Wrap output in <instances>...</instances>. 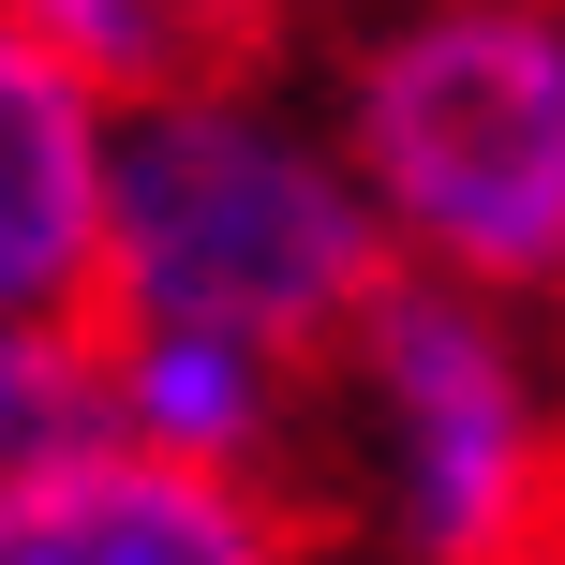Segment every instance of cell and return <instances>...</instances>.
<instances>
[{
	"instance_id": "obj_2",
	"label": "cell",
	"mask_w": 565,
	"mask_h": 565,
	"mask_svg": "<svg viewBox=\"0 0 565 565\" xmlns=\"http://www.w3.org/2000/svg\"><path fill=\"white\" fill-rule=\"evenodd\" d=\"M387 254L477 298L565 282V0H417L342 60Z\"/></svg>"
},
{
	"instance_id": "obj_8",
	"label": "cell",
	"mask_w": 565,
	"mask_h": 565,
	"mask_svg": "<svg viewBox=\"0 0 565 565\" xmlns=\"http://www.w3.org/2000/svg\"><path fill=\"white\" fill-rule=\"evenodd\" d=\"M0 15H30L45 45H75L89 75L135 105V89L224 75V60H238V30H254V0H0Z\"/></svg>"
},
{
	"instance_id": "obj_6",
	"label": "cell",
	"mask_w": 565,
	"mask_h": 565,
	"mask_svg": "<svg viewBox=\"0 0 565 565\" xmlns=\"http://www.w3.org/2000/svg\"><path fill=\"white\" fill-rule=\"evenodd\" d=\"M298 372L282 342L238 328H179V312H105V387H119V447L209 461V477H268L298 447Z\"/></svg>"
},
{
	"instance_id": "obj_5",
	"label": "cell",
	"mask_w": 565,
	"mask_h": 565,
	"mask_svg": "<svg viewBox=\"0 0 565 565\" xmlns=\"http://www.w3.org/2000/svg\"><path fill=\"white\" fill-rule=\"evenodd\" d=\"M0 565H312V521L268 477H209L164 447H89L0 491Z\"/></svg>"
},
{
	"instance_id": "obj_4",
	"label": "cell",
	"mask_w": 565,
	"mask_h": 565,
	"mask_svg": "<svg viewBox=\"0 0 565 565\" xmlns=\"http://www.w3.org/2000/svg\"><path fill=\"white\" fill-rule=\"evenodd\" d=\"M105 238H119V89L30 15H0V328L105 312Z\"/></svg>"
},
{
	"instance_id": "obj_3",
	"label": "cell",
	"mask_w": 565,
	"mask_h": 565,
	"mask_svg": "<svg viewBox=\"0 0 565 565\" xmlns=\"http://www.w3.org/2000/svg\"><path fill=\"white\" fill-rule=\"evenodd\" d=\"M328 372H342L358 565H536L551 551L565 431H551V372L507 328V298L402 268L328 342Z\"/></svg>"
},
{
	"instance_id": "obj_1",
	"label": "cell",
	"mask_w": 565,
	"mask_h": 565,
	"mask_svg": "<svg viewBox=\"0 0 565 565\" xmlns=\"http://www.w3.org/2000/svg\"><path fill=\"white\" fill-rule=\"evenodd\" d=\"M387 282H402V254H387L358 149L312 135L298 105H268L254 75H179V89L119 105L105 312H179V328L328 358Z\"/></svg>"
},
{
	"instance_id": "obj_7",
	"label": "cell",
	"mask_w": 565,
	"mask_h": 565,
	"mask_svg": "<svg viewBox=\"0 0 565 565\" xmlns=\"http://www.w3.org/2000/svg\"><path fill=\"white\" fill-rule=\"evenodd\" d=\"M119 447V387H105V312H15L0 328V491L60 477V461Z\"/></svg>"
}]
</instances>
